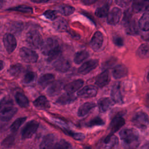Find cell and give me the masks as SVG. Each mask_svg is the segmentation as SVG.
Returning <instances> with one entry per match:
<instances>
[{
	"mask_svg": "<svg viewBox=\"0 0 149 149\" xmlns=\"http://www.w3.org/2000/svg\"><path fill=\"white\" fill-rule=\"evenodd\" d=\"M119 136L124 149H137L140 144L139 134L132 128L122 129Z\"/></svg>",
	"mask_w": 149,
	"mask_h": 149,
	"instance_id": "cell-1",
	"label": "cell"
},
{
	"mask_svg": "<svg viewBox=\"0 0 149 149\" xmlns=\"http://www.w3.org/2000/svg\"><path fill=\"white\" fill-rule=\"evenodd\" d=\"M40 49L42 54L47 56V58L50 61L56 59L61 53L58 41L53 38H48L43 41Z\"/></svg>",
	"mask_w": 149,
	"mask_h": 149,
	"instance_id": "cell-2",
	"label": "cell"
},
{
	"mask_svg": "<svg viewBox=\"0 0 149 149\" xmlns=\"http://www.w3.org/2000/svg\"><path fill=\"white\" fill-rule=\"evenodd\" d=\"M123 23L125 31L129 35H136L139 33V30L136 21L132 18L130 13L125 12L123 19Z\"/></svg>",
	"mask_w": 149,
	"mask_h": 149,
	"instance_id": "cell-3",
	"label": "cell"
},
{
	"mask_svg": "<svg viewBox=\"0 0 149 149\" xmlns=\"http://www.w3.org/2000/svg\"><path fill=\"white\" fill-rule=\"evenodd\" d=\"M27 44L32 48L38 49L42 43V38L41 34L36 30L29 31L26 36Z\"/></svg>",
	"mask_w": 149,
	"mask_h": 149,
	"instance_id": "cell-4",
	"label": "cell"
},
{
	"mask_svg": "<svg viewBox=\"0 0 149 149\" xmlns=\"http://www.w3.org/2000/svg\"><path fill=\"white\" fill-rule=\"evenodd\" d=\"M132 121L135 126L143 130L146 129L148 126V116L147 113L142 111L136 112Z\"/></svg>",
	"mask_w": 149,
	"mask_h": 149,
	"instance_id": "cell-5",
	"label": "cell"
},
{
	"mask_svg": "<svg viewBox=\"0 0 149 149\" xmlns=\"http://www.w3.org/2000/svg\"><path fill=\"white\" fill-rule=\"evenodd\" d=\"M38 126L39 123L35 120L28 122L22 130V138L23 139L31 138L37 132Z\"/></svg>",
	"mask_w": 149,
	"mask_h": 149,
	"instance_id": "cell-6",
	"label": "cell"
},
{
	"mask_svg": "<svg viewBox=\"0 0 149 149\" xmlns=\"http://www.w3.org/2000/svg\"><path fill=\"white\" fill-rule=\"evenodd\" d=\"M19 55L22 59L26 63H35L38 58V55L36 51L27 47L20 48Z\"/></svg>",
	"mask_w": 149,
	"mask_h": 149,
	"instance_id": "cell-7",
	"label": "cell"
},
{
	"mask_svg": "<svg viewBox=\"0 0 149 149\" xmlns=\"http://www.w3.org/2000/svg\"><path fill=\"white\" fill-rule=\"evenodd\" d=\"M4 47L6 51L10 54L14 51L16 46L17 41L15 36L11 33H6L3 38Z\"/></svg>",
	"mask_w": 149,
	"mask_h": 149,
	"instance_id": "cell-8",
	"label": "cell"
},
{
	"mask_svg": "<svg viewBox=\"0 0 149 149\" xmlns=\"http://www.w3.org/2000/svg\"><path fill=\"white\" fill-rule=\"evenodd\" d=\"M16 112L17 109L11 104L6 105L0 111V119L3 122L9 121Z\"/></svg>",
	"mask_w": 149,
	"mask_h": 149,
	"instance_id": "cell-9",
	"label": "cell"
},
{
	"mask_svg": "<svg viewBox=\"0 0 149 149\" xmlns=\"http://www.w3.org/2000/svg\"><path fill=\"white\" fill-rule=\"evenodd\" d=\"M104 42V36L100 31H95L93 34L90 42V46L94 51H98L102 47Z\"/></svg>",
	"mask_w": 149,
	"mask_h": 149,
	"instance_id": "cell-10",
	"label": "cell"
},
{
	"mask_svg": "<svg viewBox=\"0 0 149 149\" xmlns=\"http://www.w3.org/2000/svg\"><path fill=\"white\" fill-rule=\"evenodd\" d=\"M97 94V88L93 85H88L84 87L80 90L77 95L82 98H89L95 97Z\"/></svg>",
	"mask_w": 149,
	"mask_h": 149,
	"instance_id": "cell-11",
	"label": "cell"
},
{
	"mask_svg": "<svg viewBox=\"0 0 149 149\" xmlns=\"http://www.w3.org/2000/svg\"><path fill=\"white\" fill-rule=\"evenodd\" d=\"M71 65L69 61L65 58H59L53 63L54 68L59 72H66L70 68Z\"/></svg>",
	"mask_w": 149,
	"mask_h": 149,
	"instance_id": "cell-12",
	"label": "cell"
},
{
	"mask_svg": "<svg viewBox=\"0 0 149 149\" xmlns=\"http://www.w3.org/2000/svg\"><path fill=\"white\" fill-rule=\"evenodd\" d=\"M122 16V10L118 8H113L107 15V21L108 24L115 25L120 21Z\"/></svg>",
	"mask_w": 149,
	"mask_h": 149,
	"instance_id": "cell-13",
	"label": "cell"
},
{
	"mask_svg": "<svg viewBox=\"0 0 149 149\" xmlns=\"http://www.w3.org/2000/svg\"><path fill=\"white\" fill-rule=\"evenodd\" d=\"M98 62V60L96 59L87 61L82 64L79 68V72L82 74H87L97 68Z\"/></svg>",
	"mask_w": 149,
	"mask_h": 149,
	"instance_id": "cell-14",
	"label": "cell"
},
{
	"mask_svg": "<svg viewBox=\"0 0 149 149\" xmlns=\"http://www.w3.org/2000/svg\"><path fill=\"white\" fill-rule=\"evenodd\" d=\"M111 97L114 103L119 105H122L123 103L119 83H116L112 86L111 91Z\"/></svg>",
	"mask_w": 149,
	"mask_h": 149,
	"instance_id": "cell-15",
	"label": "cell"
},
{
	"mask_svg": "<svg viewBox=\"0 0 149 149\" xmlns=\"http://www.w3.org/2000/svg\"><path fill=\"white\" fill-rule=\"evenodd\" d=\"M56 142V136L54 134H48L42 139L40 149H53Z\"/></svg>",
	"mask_w": 149,
	"mask_h": 149,
	"instance_id": "cell-16",
	"label": "cell"
},
{
	"mask_svg": "<svg viewBox=\"0 0 149 149\" xmlns=\"http://www.w3.org/2000/svg\"><path fill=\"white\" fill-rule=\"evenodd\" d=\"M125 124V119L121 115H116L112 118L110 122L109 128L111 133L118 131Z\"/></svg>",
	"mask_w": 149,
	"mask_h": 149,
	"instance_id": "cell-17",
	"label": "cell"
},
{
	"mask_svg": "<svg viewBox=\"0 0 149 149\" xmlns=\"http://www.w3.org/2000/svg\"><path fill=\"white\" fill-rule=\"evenodd\" d=\"M110 81L109 72L107 70H105L99 74H98L95 78V83L99 87H104L107 86Z\"/></svg>",
	"mask_w": 149,
	"mask_h": 149,
	"instance_id": "cell-18",
	"label": "cell"
},
{
	"mask_svg": "<svg viewBox=\"0 0 149 149\" xmlns=\"http://www.w3.org/2000/svg\"><path fill=\"white\" fill-rule=\"evenodd\" d=\"M84 81L82 79H77L68 83L64 86V89L66 93L73 94L79 90L83 85Z\"/></svg>",
	"mask_w": 149,
	"mask_h": 149,
	"instance_id": "cell-19",
	"label": "cell"
},
{
	"mask_svg": "<svg viewBox=\"0 0 149 149\" xmlns=\"http://www.w3.org/2000/svg\"><path fill=\"white\" fill-rule=\"evenodd\" d=\"M62 88V83L59 81L52 82L47 90V94L50 97L58 95Z\"/></svg>",
	"mask_w": 149,
	"mask_h": 149,
	"instance_id": "cell-20",
	"label": "cell"
},
{
	"mask_svg": "<svg viewBox=\"0 0 149 149\" xmlns=\"http://www.w3.org/2000/svg\"><path fill=\"white\" fill-rule=\"evenodd\" d=\"M128 73L127 68L123 65H118L112 70V76L115 79H119L125 77Z\"/></svg>",
	"mask_w": 149,
	"mask_h": 149,
	"instance_id": "cell-21",
	"label": "cell"
},
{
	"mask_svg": "<svg viewBox=\"0 0 149 149\" xmlns=\"http://www.w3.org/2000/svg\"><path fill=\"white\" fill-rule=\"evenodd\" d=\"M97 104L100 111L101 112H105L113 106V102L109 97H103L98 100Z\"/></svg>",
	"mask_w": 149,
	"mask_h": 149,
	"instance_id": "cell-22",
	"label": "cell"
},
{
	"mask_svg": "<svg viewBox=\"0 0 149 149\" xmlns=\"http://www.w3.org/2000/svg\"><path fill=\"white\" fill-rule=\"evenodd\" d=\"M118 143V137L113 134H110L102 141V146L105 149H111Z\"/></svg>",
	"mask_w": 149,
	"mask_h": 149,
	"instance_id": "cell-23",
	"label": "cell"
},
{
	"mask_svg": "<svg viewBox=\"0 0 149 149\" xmlns=\"http://www.w3.org/2000/svg\"><path fill=\"white\" fill-rule=\"evenodd\" d=\"M34 107L39 109L47 110L50 107V104L47 98L44 95L37 97L33 102Z\"/></svg>",
	"mask_w": 149,
	"mask_h": 149,
	"instance_id": "cell-24",
	"label": "cell"
},
{
	"mask_svg": "<svg viewBox=\"0 0 149 149\" xmlns=\"http://www.w3.org/2000/svg\"><path fill=\"white\" fill-rule=\"evenodd\" d=\"M76 99V97L73 94H69V93H65L59 96L56 101V103L59 105H67L70 104L72 102H73Z\"/></svg>",
	"mask_w": 149,
	"mask_h": 149,
	"instance_id": "cell-25",
	"label": "cell"
},
{
	"mask_svg": "<svg viewBox=\"0 0 149 149\" xmlns=\"http://www.w3.org/2000/svg\"><path fill=\"white\" fill-rule=\"evenodd\" d=\"M95 105H96L92 102H86L83 104L78 109L77 115L79 117H83L86 116L95 107Z\"/></svg>",
	"mask_w": 149,
	"mask_h": 149,
	"instance_id": "cell-26",
	"label": "cell"
},
{
	"mask_svg": "<svg viewBox=\"0 0 149 149\" xmlns=\"http://www.w3.org/2000/svg\"><path fill=\"white\" fill-rule=\"evenodd\" d=\"M148 0H134L133 9L134 12L139 13L142 11L148 10Z\"/></svg>",
	"mask_w": 149,
	"mask_h": 149,
	"instance_id": "cell-27",
	"label": "cell"
},
{
	"mask_svg": "<svg viewBox=\"0 0 149 149\" xmlns=\"http://www.w3.org/2000/svg\"><path fill=\"white\" fill-rule=\"evenodd\" d=\"M139 28L144 31H148L149 30V14L148 10L144 12L139 21Z\"/></svg>",
	"mask_w": 149,
	"mask_h": 149,
	"instance_id": "cell-28",
	"label": "cell"
},
{
	"mask_svg": "<svg viewBox=\"0 0 149 149\" xmlns=\"http://www.w3.org/2000/svg\"><path fill=\"white\" fill-rule=\"evenodd\" d=\"M55 76L51 73H45L42 74L38 79V84L42 88L46 87L54 81Z\"/></svg>",
	"mask_w": 149,
	"mask_h": 149,
	"instance_id": "cell-29",
	"label": "cell"
},
{
	"mask_svg": "<svg viewBox=\"0 0 149 149\" xmlns=\"http://www.w3.org/2000/svg\"><path fill=\"white\" fill-rule=\"evenodd\" d=\"M53 26L58 31H65L67 30L68 24L66 20L64 19L58 18L56 19V20L53 23Z\"/></svg>",
	"mask_w": 149,
	"mask_h": 149,
	"instance_id": "cell-30",
	"label": "cell"
},
{
	"mask_svg": "<svg viewBox=\"0 0 149 149\" xmlns=\"http://www.w3.org/2000/svg\"><path fill=\"white\" fill-rule=\"evenodd\" d=\"M15 100L17 104L22 108L27 107L29 105L28 98L22 93L17 92L15 95Z\"/></svg>",
	"mask_w": 149,
	"mask_h": 149,
	"instance_id": "cell-31",
	"label": "cell"
},
{
	"mask_svg": "<svg viewBox=\"0 0 149 149\" xmlns=\"http://www.w3.org/2000/svg\"><path fill=\"white\" fill-rule=\"evenodd\" d=\"M137 56L142 59H146L148 58L149 55V47L147 43L142 44L139 46L137 50Z\"/></svg>",
	"mask_w": 149,
	"mask_h": 149,
	"instance_id": "cell-32",
	"label": "cell"
},
{
	"mask_svg": "<svg viewBox=\"0 0 149 149\" xmlns=\"http://www.w3.org/2000/svg\"><path fill=\"white\" fill-rule=\"evenodd\" d=\"M89 57V53L86 51L83 50L76 52L74 56V62L76 64H80L84 61Z\"/></svg>",
	"mask_w": 149,
	"mask_h": 149,
	"instance_id": "cell-33",
	"label": "cell"
},
{
	"mask_svg": "<svg viewBox=\"0 0 149 149\" xmlns=\"http://www.w3.org/2000/svg\"><path fill=\"white\" fill-rule=\"evenodd\" d=\"M57 10L62 15L69 16L74 12L75 9L73 6L68 5H61L58 7Z\"/></svg>",
	"mask_w": 149,
	"mask_h": 149,
	"instance_id": "cell-34",
	"label": "cell"
},
{
	"mask_svg": "<svg viewBox=\"0 0 149 149\" xmlns=\"http://www.w3.org/2000/svg\"><path fill=\"white\" fill-rule=\"evenodd\" d=\"M26 120V117H22V118H19L16 120H15L12 125L10 126V131L13 134H15L21 125L25 122Z\"/></svg>",
	"mask_w": 149,
	"mask_h": 149,
	"instance_id": "cell-35",
	"label": "cell"
},
{
	"mask_svg": "<svg viewBox=\"0 0 149 149\" xmlns=\"http://www.w3.org/2000/svg\"><path fill=\"white\" fill-rule=\"evenodd\" d=\"M109 12V5H105L97 8L95 11V15L98 17H104L107 16Z\"/></svg>",
	"mask_w": 149,
	"mask_h": 149,
	"instance_id": "cell-36",
	"label": "cell"
},
{
	"mask_svg": "<svg viewBox=\"0 0 149 149\" xmlns=\"http://www.w3.org/2000/svg\"><path fill=\"white\" fill-rule=\"evenodd\" d=\"M23 69V67L21 64L16 63L10 66L9 70V72L12 76H17L22 72Z\"/></svg>",
	"mask_w": 149,
	"mask_h": 149,
	"instance_id": "cell-37",
	"label": "cell"
},
{
	"mask_svg": "<svg viewBox=\"0 0 149 149\" xmlns=\"http://www.w3.org/2000/svg\"><path fill=\"white\" fill-rule=\"evenodd\" d=\"M104 125V121L100 117H95L90 120L87 123L86 126L88 127H92L97 126H102Z\"/></svg>",
	"mask_w": 149,
	"mask_h": 149,
	"instance_id": "cell-38",
	"label": "cell"
},
{
	"mask_svg": "<svg viewBox=\"0 0 149 149\" xmlns=\"http://www.w3.org/2000/svg\"><path fill=\"white\" fill-rule=\"evenodd\" d=\"M71 144L64 139L56 141L53 149H70Z\"/></svg>",
	"mask_w": 149,
	"mask_h": 149,
	"instance_id": "cell-39",
	"label": "cell"
},
{
	"mask_svg": "<svg viewBox=\"0 0 149 149\" xmlns=\"http://www.w3.org/2000/svg\"><path fill=\"white\" fill-rule=\"evenodd\" d=\"M9 10L17 11V12L26 13H33V9L31 8L26 6V5H19V6H17L16 7L11 8L9 9Z\"/></svg>",
	"mask_w": 149,
	"mask_h": 149,
	"instance_id": "cell-40",
	"label": "cell"
},
{
	"mask_svg": "<svg viewBox=\"0 0 149 149\" xmlns=\"http://www.w3.org/2000/svg\"><path fill=\"white\" fill-rule=\"evenodd\" d=\"M15 137L13 135H9L7 136L1 143V145L4 148H9L14 143Z\"/></svg>",
	"mask_w": 149,
	"mask_h": 149,
	"instance_id": "cell-41",
	"label": "cell"
},
{
	"mask_svg": "<svg viewBox=\"0 0 149 149\" xmlns=\"http://www.w3.org/2000/svg\"><path fill=\"white\" fill-rule=\"evenodd\" d=\"M35 77L36 74L33 72H28L24 76L23 81L25 83H30L34 81Z\"/></svg>",
	"mask_w": 149,
	"mask_h": 149,
	"instance_id": "cell-42",
	"label": "cell"
},
{
	"mask_svg": "<svg viewBox=\"0 0 149 149\" xmlns=\"http://www.w3.org/2000/svg\"><path fill=\"white\" fill-rule=\"evenodd\" d=\"M43 15L46 18L51 20H54L57 17L56 11L54 10H50V9L47 10L44 13Z\"/></svg>",
	"mask_w": 149,
	"mask_h": 149,
	"instance_id": "cell-43",
	"label": "cell"
},
{
	"mask_svg": "<svg viewBox=\"0 0 149 149\" xmlns=\"http://www.w3.org/2000/svg\"><path fill=\"white\" fill-rule=\"evenodd\" d=\"M66 133H68L69 135H70L74 139L77 140H82L84 139V135L81 133H76V132H73L71 130H66Z\"/></svg>",
	"mask_w": 149,
	"mask_h": 149,
	"instance_id": "cell-44",
	"label": "cell"
},
{
	"mask_svg": "<svg viewBox=\"0 0 149 149\" xmlns=\"http://www.w3.org/2000/svg\"><path fill=\"white\" fill-rule=\"evenodd\" d=\"M115 1L116 5H118L119 6L126 8L130 4L132 0H115Z\"/></svg>",
	"mask_w": 149,
	"mask_h": 149,
	"instance_id": "cell-45",
	"label": "cell"
},
{
	"mask_svg": "<svg viewBox=\"0 0 149 149\" xmlns=\"http://www.w3.org/2000/svg\"><path fill=\"white\" fill-rule=\"evenodd\" d=\"M112 40L115 45L118 47H122L123 45V40L120 36H115L113 37Z\"/></svg>",
	"mask_w": 149,
	"mask_h": 149,
	"instance_id": "cell-46",
	"label": "cell"
},
{
	"mask_svg": "<svg viewBox=\"0 0 149 149\" xmlns=\"http://www.w3.org/2000/svg\"><path fill=\"white\" fill-rule=\"evenodd\" d=\"M115 62H116V59H115L111 58V59L107 61L104 63V67H105L106 68H108V67H111V66H112L115 64Z\"/></svg>",
	"mask_w": 149,
	"mask_h": 149,
	"instance_id": "cell-47",
	"label": "cell"
},
{
	"mask_svg": "<svg viewBox=\"0 0 149 149\" xmlns=\"http://www.w3.org/2000/svg\"><path fill=\"white\" fill-rule=\"evenodd\" d=\"M23 28V24L22 23H18V22H16V23H15L13 24V26L12 27V29L14 30L15 31H20L22 30Z\"/></svg>",
	"mask_w": 149,
	"mask_h": 149,
	"instance_id": "cell-48",
	"label": "cell"
},
{
	"mask_svg": "<svg viewBox=\"0 0 149 149\" xmlns=\"http://www.w3.org/2000/svg\"><path fill=\"white\" fill-rule=\"evenodd\" d=\"M81 2L85 5H90L96 2L98 0H81Z\"/></svg>",
	"mask_w": 149,
	"mask_h": 149,
	"instance_id": "cell-49",
	"label": "cell"
},
{
	"mask_svg": "<svg viewBox=\"0 0 149 149\" xmlns=\"http://www.w3.org/2000/svg\"><path fill=\"white\" fill-rule=\"evenodd\" d=\"M31 2L34 3H45L48 2L49 0H30Z\"/></svg>",
	"mask_w": 149,
	"mask_h": 149,
	"instance_id": "cell-50",
	"label": "cell"
},
{
	"mask_svg": "<svg viewBox=\"0 0 149 149\" xmlns=\"http://www.w3.org/2000/svg\"><path fill=\"white\" fill-rule=\"evenodd\" d=\"M3 68V62L1 60H0V70H1Z\"/></svg>",
	"mask_w": 149,
	"mask_h": 149,
	"instance_id": "cell-51",
	"label": "cell"
},
{
	"mask_svg": "<svg viewBox=\"0 0 149 149\" xmlns=\"http://www.w3.org/2000/svg\"><path fill=\"white\" fill-rule=\"evenodd\" d=\"M3 4V0H0V9L2 7Z\"/></svg>",
	"mask_w": 149,
	"mask_h": 149,
	"instance_id": "cell-52",
	"label": "cell"
},
{
	"mask_svg": "<svg viewBox=\"0 0 149 149\" xmlns=\"http://www.w3.org/2000/svg\"><path fill=\"white\" fill-rule=\"evenodd\" d=\"M112 0H106L107 3V5H109L111 4V3L112 2Z\"/></svg>",
	"mask_w": 149,
	"mask_h": 149,
	"instance_id": "cell-53",
	"label": "cell"
},
{
	"mask_svg": "<svg viewBox=\"0 0 149 149\" xmlns=\"http://www.w3.org/2000/svg\"><path fill=\"white\" fill-rule=\"evenodd\" d=\"M84 149H91V148H90V147H86L84 148Z\"/></svg>",
	"mask_w": 149,
	"mask_h": 149,
	"instance_id": "cell-54",
	"label": "cell"
},
{
	"mask_svg": "<svg viewBox=\"0 0 149 149\" xmlns=\"http://www.w3.org/2000/svg\"><path fill=\"white\" fill-rule=\"evenodd\" d=\"M75 1H76V0H75Z\"/></svg>",
	"mask_w": 149,
	"mask_h": 149,
	"instance_id": "cell-55",
	"label": "cell"
}]
</instances>
